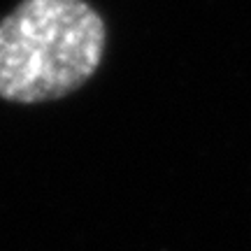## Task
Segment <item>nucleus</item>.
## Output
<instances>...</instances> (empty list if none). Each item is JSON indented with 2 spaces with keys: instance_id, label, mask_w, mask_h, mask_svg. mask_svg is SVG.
Returning <instances> with one entry per match:
<instances>
[{
  "instance_id": "1",
  "label": "nucleus",
  "mask_w": 251,
  "mask_h": 251,
  "mask_svg": "<svg viewBox=\"0 0 251 251\" xmlns=\"http://www.w3.org/2000/svg\"><path fill=\"white\" fill-rule=\"evenodd\" d=\"M105 40L84 0H21L0 19V98L33 105L77 91L98 70Z\"/></svg>"
}]
</instances>
